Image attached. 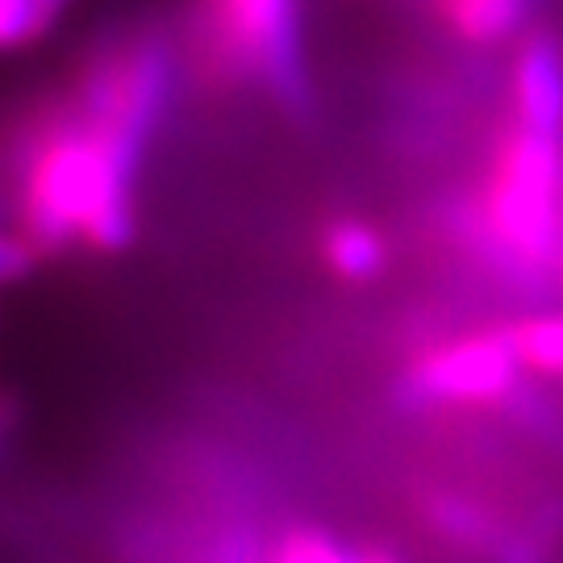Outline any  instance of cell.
Instances as JSON below:
<instances>
[{
	"label": "cell",
	"instance_id": "2",
	"mask_svg": "<svg viewBox=\"0 0 563 563\" xmlns=\"http://www.w3.org/2000/svg\"><path fill=\"white\" fill-rule=\"evenodd\" d=\"M476 230L497 263L518 272L563 267V134L509 113L488 155Z\"/></svg>",
	"mask_w": 563,
	"mask_h": 563
},
{
	"label": "cell",
	"instance_id": "13",
	"mask_svg": "<svg viewBox=\"0 0 563 563\" xmlns=\"http://www.w3.org/2000/svg\"><path fill=\"white\" fill-rule=\"evenodd\" d=\"M46 4H51V9H55V13H67V9H71V4H76V0H46Z\"/></svg>",
	"mask_w": 563,
	"mask_h": 563
},
{
	"label": "cell",
	"instance_id": "6",
	"mask_svg": "<svg viewBox=\"0 0 563 563\" xmlns=\"http://www.w3.org/2000/svg\"><path fill=\"white\" fill-rule=\"evenodd\" d=\"M322 263L342 284H376L388 272V239L363 218H334L322 230Z\"/></svg>",
	"mask_w": 563,
	"mask_h": 563
},
{
	"label": "cell",
	"instance_id": "4",
	"mask_svg": "<svg viewBox=\"0 0 563 563\" xmlns=\"http://www.w3.org/2000/svg\"><path fill=\"white\" fill-rule=\"evenodd\" d=\"M522 380V363L509 334L476 330L460 339H439L405 367V397L413 405H501Z\"/></svg>",
	"mask_w": 563,
	"mask_h": 563
},
{
	"label": "cell",
	"instance_id": "14",
	"mask_svg": "<svg viewBox=\"0 0 563 563\" xmlns=\"http://www.w3.org/2000/svg\"><path fill=\"white\" fill-rule=\"evenodd\" d=\"M560 272H563V267H560Z\"/></svg>",
	"mask_w": 563,
	"mask_h": 563
},
{
	"label": "cell",
	"instance_id": "3",
	"mask_svg": "<svg viewBox=\"0 0 563 563\" xmlns=\"http://www.w3.org/2000/svg\"><path fill=\"white\" fill-rule=\"evenodd\" d=\"M192 51L213 84H255L288 113L313 101L301 0H192Z\"/></svg>",
	"mask_w": 563,
	"mask_h": 563
},
{
	"label": "cell",
	"instance_id": "10",
	"mask_svg": "<svg viewBox=\"0 0 563 563\" xmlns=\"http://www.w3.org/2000/svg\"><path fill=\"white\" fill-rule=\"evenodd\" d=\"M59 25L46 0H0V55H18Z\"/></svg>",
	"mask_w": 563,
	"mask_h": 563
},
{
	"label": "cell",
	"instance_id": "9",
	"mask_svg": "<svg viewBox=\"0 0 563 563\" xmlns=\"http://www.w3.org/2000/svg\"><path fill=\"white\" fill-rule=\"evenodd\" d=\"M267 563H401L388 551H376V547H351L325 534V530H313V526H301V530H288L272 560Z\"/></svg>",
	"mask_w": 563,
	"mask_h": 563
},
{
	"label": "cell",
	"instance_id": "1",
	"mask_svg": "<svg viewBox=\"0 0 563 563\" xmlns=\"http://www.w3.org/2000/svg\"><path fill=\"white\" fill-rule=\"evenodd\" d=\"M155 134L71 84L21 151L18 234L30 251L38 260L67 246L118 255L139 239V176Z\"/></svg>",
	"mask_w": 563,
	"mask_h": 563
},
{
	"label": "cell",
	"instance_id": "12",
	"mask_svg": "<svg viewBox=\"0 0 563 563\" xmlns=\"http://www.w3.org/2000/svg\"><path fill=\"white\" fill-rule=\"evenodd\" d=\"M18 426H21V401L9 388H0V455H4V446L13 443Z\"/></svg>",
	"mask_w": 563,
	"mask_h": 563
},
{
	"label": "cell",
	"instance_id": "7",
	"mask_svg": "<svg viewBox=\"0 0 563 563\" xmlns=\"http://www.w3.org/2000/svg\"><path fill=\"white\" fill-rule=\"evenodd\" d=\"M539 0H434L443 25L472 46H501L522 38Z\"/></svg>",
	"mask_w": 563,
	"mask_h": 563
},
{
	"label": "cell",
	"instance_id": "5",
	"mask_svg": "<svg viewBox=\"0 0 563 563\" xmlns=\"http://www.w3.org/2000/svg\"><path fill=\"white\" fill-rule=\"evenodd\" d=\"M514 118L547 130V134H563V46L555 34L530 30L518 42L514 55Z\"/></svg>",
	"mask_w": 563,
	"mask_h": 563
},
{
	"label": "cell",
	"instance_id": "8",
	"mask_svg": "<svg viewBox=\"0 0 563 563\" xmlns=\"http://www.w3.org/2000/svg\"><path fill=\"white\" fill-rule=\"evenodd\" d=\"M505 334L518 351L522 372L563 380V313H530V318L505 325Z\"/></svg>",
	"mask_w": 563,
	"mask_h": 563
},
{
	"label": "cell",
	"instance_id": "11",
	"mask_svg": "<svg viewBox=\"0 0 563 563\" xmlns=\"http://www.w3.org/2000/svg\"><path fill=\"white\" fill-rule=\"evenodd\" d=\"M34 251H30V242L21 239V234H9V230H0V284H13L21 280L30 267H34Z\"/></svg>",
	"mask_w": 563,
	"mask_h": 563
}]
</instances>
